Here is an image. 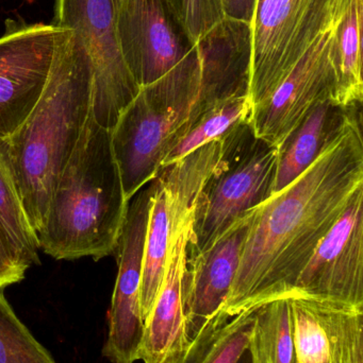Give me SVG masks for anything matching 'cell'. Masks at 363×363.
Masks as SVG:
<instances>
[{
  "instance_id": "obj_25",
  "label": "cell",
  "mask_w": 363,
  "mask_h": 363,
  "mask_svg": "<svg viewBox=\"0 0 363 363\" xmlns=\"http://www.w3.org/2000/svg\"><path fill=\"white\" fill-rule=\"evenodd\" d=\"M190 40L196 44L225 18L222 0H174Z\"/></svg>"
},
{
  "instance_id": "obj_24",
  "label": "cell",
  "mask_w": 363,
  "mask_h": 363,
  "mask_svg": "<svg viewBox=\"0 0 363 363\" xmlns=\"http://www.w3.org/2000/svg\"><path fill=\"white\" fill-rule=\"evenodd\" d=\"M0 363H57L18 319L0 290Z\"/></svg>"
},
{
  "instance_id": "obj_20",
  "label": "cell",
  "mask_w": 363,
  "mask_h": 363,
  "mask_svg": "<svg viewBox=\"0 0 363 363\" xmlns=\"http://www.w3.org/2000/svg\"><path fill=\"white\" fill-rule=\"evenodd\" d=\"M362 0H352L336 30L337 86L334 101L362 106Z\"/></svg>"
},
{
  "instance_id": "obj_2",
  "label": "cell",
  "mask_w": 363,
  "mask_h": 363,
  "mask_svg": "<svg viewBox=\"0 0 363 363\" xmlns=\"http://www.w3.org/2000/svg\"><path fill=\"white\" fill-rule=\"evenodd\" d=\"M64 29V28H63ZM93 65L80 36L64 29L36 108L4 142L28 219L36 234L92 112Z\"/></svg>"
},
{
  "instance_id": "obj_7",
  "label": "cell",
  "mask_w": 363,
  "mask_h": 363,
  "mask_svg": "<svg viewBox=\"0 0 363 363\" xmlns=\"http://www.w3.org/2000/svg\"><path fill=\"white\" fill-rule=\"evenodd\" d=\"M221 145L219 138L200 147L176 163L161 168L153 179L155 190L147 223L141 281L144 323L163 281L173 235L193 213L198 194L219 159Z\"/></svg>"
},
{
  "instance_id": "obj_13",
  "label": "cell",
  "mask_w": 363,
  "mask_h": 363,
  "mask_svg": "<svg viewBox=\"0 0 363 363\" xmlns=\"http://www.w3.org/2000/svg\"><path fill=\"white\" fill-rule=\"evenodd\" d=\"M63 28L28 26L0 38V140L23 125L48 82Z\"/></svg>"
},
{
  "instance_id": "obj_10",
  "label": "cell",
  "mask_w": 363,
  "mask_h": 363,
  "mask_svg": "<svg viewBox=\"0 0 363 363\" xmlns=\"http://www.w3.org/2000/svg\"><path fill=\"white\" fill-rule=\"evenodd\" d=\"M153 190V180L130 200L115 251L119 271L108 313V337L102 349V356L112 363L139 360L144 335L141 281Z\"/></svg>"
},
{
  "instance_id": "obj_21",
  "label": "cell",
  "mask_w": 363,
  "mask_h": 363,
  "mask_svg": "<svg viewBox=\"0 0 363 363\" xmlns=\"http://www.w3.org/2000/svg\"><path fill=\"white\" fill-rule=\"evenodd\" d=\"M247 352L251 363H296L290 298L271 301L256 308Z\"/></svg>"
},
{
  "instance_id": "obj_27",
  "label": "cell",
  "mask_w": 363,
  "mask_h": 363,
  "mask_svg": "<svg viewBox=\"0 0 363 363\" xmlns=\"http://www.w3.org/2000/svg\"><path fill=\"white\" fill-rule=\"evenodd\" d=\"M27 270L0 228V290L23 281Z\"/></svg>"
},
{
  "instance_id": "obj_4",
  "label": "cell",
  "mask_w": 363,
  "mask_h": 363,
  "mask_svg": "<svg viewBox=\"0 0 363 363\" xmlns=\"http://www.w3.org/2000/svg\"><path fill=\"white\" fill-rule=\"evenodd\" d=\"M200 59L141 87L111 130L124 192L131 200L159 174L183 135L200 95Z\"/></svg>"
},
{
  "instance_id": "obj_8",
  "label": "cell",
  "mask_w": 363,
  "mask_h": 363,
  "mask_svg": "<svg viewBox=\"0 0 363 363\" xmlns=\"http://www.w3.org/2000/svg\"><path fill=\"white\" fill-rule=\"evenodd\" d=\"M119 0H57L53 26L80 36L93 65L92 112L112 130L140 87L130 74L117 33Z\"/></svg>"
},
{
  "instance_id": "obj_18",
  "label": "cell",
  "mask_w": 363,
  "mask_h": 363,
  "mask_svg": "<svg viewBox=\"0 0 363 363\" xmlns=\"http://www.w3.org/2000/svg\"><path fill=\"white\" fill-rule=\"evenodd\" d=\"M293 319L296 363H336L337 305L288 298Z\"/></svg>"
},
{
  "instance_id": "obj_9",
  "label": "cell",
  "mask_w": 363,
  "mask_h": 363,
  "mask_svg": "<svg viewBox=\"0 0 363 363\" xmlns=\"http://www.w3.org/2000/svg\"><path fill=\"white\" fill-rule=\"evenodd\" d=\"M117 33L126 65L139 87L200 60L174 0H119Z\"/></svg>"
},
{
  "instance_id": "obj_11",
  "label": "cell",
  "mask_w": 363,
  "mask_h": 363,
  "mask_svg": "<svg viewBox=\"0 0 363 363\" xmlns=\"http://www.w3.org/2000/svg\"><path fill=\"white\" fill-rule=\"evenodd\" d=\"M289 298L363 311V187L315 247Z\"/></svg>"
},
{
  "instance_id": "obj_1",
  "label": "cell",
  "mask_w": 363,
  "mask_h": 363,
  "mask_svg": "<svg viewBox=\"0 0 363 363\" xmlns=\"http://www.w3.org/2000/svg\"><path fill=\"white\" fill-rule=\"evenodd\" d=\"M363 187L362 113L296 181L254 209L223 317L289 298L315 247Z\"/></svg>"
},
{
  "instance_id": "obj_22",
  "label": "cell",
  "mask_w": 363,
  "mask_h": 363,
  "mask_svg": "<svg viewBox=\"0 0 363 363\" xmlns=\"http://www.w3.org/2000/svg\"><path fill=\"white\" fill-rule=\"evenodd\" d=\"M0 228L21 264L29 269L40 264L38 235L30 224L17 187L14 172L0 140Z\"/></svg>"
},
{
  "instance_id": "obj_26",
  "label": "cell",
  "mask_w": 363,
  "mask_h": 363,
  "mask_svg": "<svg viewBox=\"0 0 363 363\" xmlns=\"http://www.w3.org/2000/svg\"><path fill=\"white\" fill-rule=\"evenodd\" d=\"M336 363H363V311L339 307Z\"/></svg>"
},
{
  "instance_id": "obj_17",
  "label": "cell",
  "mask_w": 363,
  "mask_h": 363,
  "mask_svg": "<svg viewBox=\"0 0 363 363\" xmlns=\"http://www.w3.org/2000/svg\"><path fill=\"white\" fill-rule=\"evenodd\" d=\"M362 106H343L332 99L315 104L278 147L272 194L300 178L342 135Z\"/></svg>"
},
{
  "instance_id": "obj_23",
  "label": "cell",
  "mask_w": 363,
  "mask_h": 363,
  "mask_svg": "<svg viewBox=\"0 0 363 363\" xmlns=\"http://www.w3.org/2000/svg\"><path fill=\"white\" fill-rule=\"evenodd\" d=\"M249 96L234 98L213 106L189 123L183 135L162 163V168L176 163L200 147L221 138L237 123L249 118Z\"/></svg>"
},
{
  "instance_id": "obj_16",
  "label": "cell",
  "mask_w": 363,
  "mask_h": 363,
  "mask_svg": "<svg viewBox=\"0 0 363 363\" xmlns=\"http://www.w3.org/2000/svg\"><path fill=\"white\" fill-rule=\"evenodd\" d=\"M196 44L200 87L190 123L217 104L234 98H249L251 23L225 17Z\"/></svg>"
},
{
  "instance_id": "obj_19",
  "label": "cell",
  "mask_w": 363,
  "mask_h": 363,
  "mask_svg": "<svg viewBox=\"0 0 363 363\" xmlns=\"http://www.w3.org/2000/svg\"><path fill=\"white\" fill-rule=\"evenodd\" d=\"M255 311L229 319L217 313L191 341L180 363H239L249 350Z\"/></svg>"
},
{
  "instance_id": "obj_6",
  "label": "cell",
  "mask_w": 363,
  "mask_h": 363,
  "mask_svg": "<svg viewBox=\"0 0 363 363\" xmlns=\"http://www.w3.org/2000/svg\"><path fill=\"white\" fill-rule=\"evenodd\" d=\"M352 0H256L251 110L268 99L309 47L342 21Z\"/></svg>"
},
{
  "instance_id": "obj_5",
  "label": "cell",
  "mask_w": 363,
  "mask_h": 363,
  "mask_svg": "<svg viewBox=\"0 0 363 363\" xmlns=\"http://www.w3.org/2000/svg\"><path fill=\"white\" fill-rule=\"evenodd\" d=\"M221 142L219 159L196 199L187 257L206 251L273 194L278 148L257 138L247 118L226 132Z\"/></svg>"
},
{
  "instance_id": "obj_29",
  "label": "cell",
  "mask_w": 363,
  "mask_h": 363,
  "mask_svg": "<svg viewBox=\"0 0 363 363\" xmlns=\"http://www.w3.org/2000/svg\"><path fill=\"white\" fill-rule=\"evenodd\" d=\"M239 363H251V356H249V352L246 351V353L243 355V357L241 358Z\"/></svg>"
},
{
  "instance_id": "obj_15",
  "label": "cell",
  "mask_w": 363,
  "mask_h": 363,
  "mask_svg": "<svg viewBox=\"0 0 363 363\" xmlns=\"http://www.w3.org/2000/svg\"><path fill=\"white\" fill-rule=\"evenodd\" d=\"M254 209L234 221L206 251L187 257L185 308L190 341L225 304L240 264Z\"/></svg>"
},
{
  "instance_id": "obj_3",
  "label": "cell",
  "mask_w": 363,
  "mask_h": 363,
  "mask_svg": "<svg viewBox=\"0 0 363 363\" xmlns=\"http://www.w3.org/2000/svg\"><path fill=\"white\" fill-rule=\"evenodd\" d=\"M129 202L110 130L98 125L91 112L36 234L40 250L57 260H99L112 255Z\"/></svg>"
},
{
  "instance_id": "obj_28",
  "label": "cell",
  "mask_w": 363,
  "mask_h": 363,
  "mask_svg": "<svg viewBox=\"0 0 363 363\" xmlns=\"http://www.w3.org/2000/svg\"><path fill=\"white\" fill-rule=\"evenodd\" d=\"M226 18L251 23L256 0H222Z\"/></svg>"
},
{
  "instance_id": "obj_12",
  "label": "cell",
  "mask_w": 363,
  "mask_h": 363,
  "mask_svg": "<svg viewBox=\"0 0 363 363\" xmlns=\"http://www.w3.org/2000/svg\"><path fill=\"white\" fill-rule=\"evenodd\" d=\"M337 28L320 36L272 95L251 108L247 121L257 138L278 148L315 104L334 100Z\"/></svg>"
},
{
  "instance_id": "obj_14",
  "label": "cell",
  "mask_w": 363,
  "mask_h": 363,
  "mask_svg": "<svg viewBox=\"0 0 363 363\" xmlns=\"http://www.w3.org/2000/svg\"><path fill=\"white\" fill-rule=\"evenodd\" d=\"M193 213L173 235L163 281L145 320L139 352L143 363H180L191 343L185 308V269Z\"/></svg>"
}]
</instances>
